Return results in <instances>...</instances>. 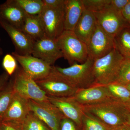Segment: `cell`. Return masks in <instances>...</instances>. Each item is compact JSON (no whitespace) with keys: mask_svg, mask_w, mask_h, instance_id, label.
Returning <instances> with one entry per match:
<instances>
[{"mask_svg":"<svg viewBox=\"0 0 130 130\" xmlns=\"http://www.w3.org/2000/svg\"><path fill=\"white\" fill-rule=\"evenodd\" d=\"M83 106L85 111L94 116L109 127L126 124L130 112L125 104L115 100Z\"/></svg>","mask_w":130,"mask_h":130,"instance_id":"1","label":"cell"},{"mask_svg":"<svg viewBox=\"0 0 130 130\" xmlns=\"http://www.w3.org/2000/svg\"><path fill=\"white\" fill-rule=\"evenodd\" d=\"M94 62V60L88 57L84 63H75L70 67L53 66V71L77 89L87 88L96 85L93 74Z\"/></svg>","mask_w":130,"mask_h":130,"instance_id":"2","label":"cell"},{"mask_svg":"<svg viewBox=\"0 0 130 130\" xmlns=\"http://www.w3.org/2000/svg\"><path fill=\"white\" fill-rule=\"evenodd\" d=\"M124 59L115 48L107 55L94 60L93 72L96 84L106 86L114 83Z\"/></svg>","mask_w":130,"mask_h":130,"instance_id":"3","label":"cell"},{"mask_svg":"<svg viewBox=\"0 0 130 130\" xmlns=\"http://www.w3.org/2000/svg\"><path fill=\"white\" fill-rule=\"evenodd\" d=\"M56 40L63 57L70 65L83 63L88 58L87 45L79 40L73 31L64 30Z\"/></svg>","mask_w":130,"mask_h":130,"instance_id":"4","label":"cell"},{"mask_svg":"<svg viewBox=\"0 0 130 130\" xmlns=\"http://www.w3.org/2000/svg\"><path fill=\"white\" fill-rule=\"evenodd\" d=\"M15 93L28 100L48 101V96L36 81L27 75L22 68H18L12 78Z\"/></svg>","mask_w":130,"mask_h":130,"instance_id":"5","label":"cell"},{"mask_svg":"<svg viewBox=\"0 0 130 130\" xmlns=\"http://www.w3.org/2000/svg\"><path fill=\"white\" fill-rule=\"evenodd\" d=\"M39 16L46 36L57 40L64 30V6L59 8L44 6Z\"/></svg>","mask_w":130,"mask_h":130,"instance_id":"6","label":"cell"},{"mask_svg":"<svg viewBox=\"0 0 130 130\" xmlns=\"http://www.w3.org/2000/svg\"><path fill=\"white\" fill-rule=\"evenodd\" d=\"M30 108L51 130H60L61 121L65 116L49 101L37 102L29 100Z\"/></svg>","mask_w":130,"mask_h":130,"instance_id":"7","label":"cell"},{"mask_svg":"<svg viewBox=\"0 0 130 130\" xmlns=\"http://www.w3.org/2000/svg\"><path fill=\"white\" fill-rule=\"evenodd\" d=\"M47 95L55 97L73 96L78 90L71 84L54 72L46 78L36 81Z\"/></svg>","mask_w":130,"mask_h":130,"instance_id":"8","label":"cell"},{"mask_svg":"<svg viewBox=\"0 0 130 130\" xmlns=\"http://www.w3.org/2000/svg\"><path fill=\"white\" fill-rule=\"evenodd\" d=\"M86 45L88 57L94 60L107 55L115 48L113 38L105 32L97 23Z\"/></svg>","mask_w":130,"mask_h":130,"instance_id":"9","label":"cell"},{"mask_svg":"<svg viewBox=\"0 0 130 130\" xmlns=\"http://www.w3.org/2000/svg\"><path fill=\"white\" fill-rule=\"evenodd\" d=\"M27 75L35 81L44 79L53 72V66L32 55H21L15 52L11 54Z\"/></svg>","mask_w":130,"mask_h":130,"instance_id":"10","label":"cell"},{"mask_svg":"<svg viewBox=\"0 0 130 130\" xmlns=\"http://www.w3.org/2000/svg\"><path fill=\"white\" fill-rule=\"evenodd\" d=\"M93 13L98 25L113 38L124 28L128 27L121 12L115 10L109 6L101 11Z\"/></svg>","mask_w":130,"mask_h":130,"instance_id":"11","label":"cell"},{"mask_svg":"<svg viewBox=\"0 0 130 130\" xmlns=\"http://www.w3.org/2000/svg\"><path fill=\"white\" fill-rule=\"evenodd\" d=\"M48 96V101L56 107L64 116L81 128L84 113L83 106L77 102L72 96L55 97Z\"/></svg>","mask_w":130,"mask_h":130,"instance_id":"12","label":"cell"},{"mask_svg":"<svg viewBox=\"0 0 130 130\" xmlns=\"http://www.w3.org/2000/svg\"><path fill=\"white\" fill-rule=\"evenodd\" d=\"M31 55L52 66L56 61L63 57V54L58 46L56 40L46 37L35 42Z\"/></svg>","mask_w":130,"mask_h":130,"instance_id":"13","label":"cell"},{"mask_svg":"<svg viewBox=\"0 0 130 130\" xmlns=\"http://www.w3.org/2000/svg\"><path fill=\"white\" fill-rule=\"evenodd\" d=\"M72 97L83 106L95 105L114 100L106 86L99 85L78 90Z\"/></svg>","mask_w":130,"mask_h":130,"instance_id":"14","label":"cell"},{"mask_svg":"<svg viewBox=\"0 0 130 130\" xmlns=\"http://www.w3.org/2000/svg\"><path fill=\"white\" fill-rule=\"evenodd\" d=\"M0 26L11 38L15 47V53L21 55H31L34 41L21 30L5 22L0 21Z\"/></svg>","mask_w":130,"mask_h":130,"instance_id":"15","label":"cell"},{"mask_svg":"<svg viewBox=\"0 0 130 130\" xmlns=\"http://www.w3.org/2000/svg\"><path fill=\"white\" fill-rule=\"evenodd\" d=\"M30 111L29 100L15 92L9 106L1 120L13 121L21 124Z\"/></svg>","mask_w":130,"mask_h":130,"instance_id":"16","label":"cell"},{"mask_svg":"<svg viewBox=\"0 0 130 130\" xmlns=\"http://www.w3.org/2000/svg\"><path fill=\"white\" fill-rule=\"evenodd\" d=\"M26 14L14 0H7L0 4V21L19 29Z\"/></svg>","mask_w":130,"mask_h":130,"instance_id":"17","label":"cell"},{"mask_svg":"<svg viewBox=\"0 0 130 130\" xmlns=\"http://www.w3.org/2000/svg\"><path fill=\"white\" fill-rule=\"evenodd\" d=\"M96 23L94 13L85 9L73 31L79 40L87 44L95 29Z\"/></svg>","mask_w":130,"mask_h":130,"instance_id":"18","label":"cell"},{"mask_svg":"<svg viewBox=\"0 0 130 130\" xmlns=\"http://www.w3.org/2000/svg\"><path fill=\"white\" fill-rule=\"evenodd\" d=\"M84 9L82 0H65L64 30L73 31Z\"/></svg>","mask_w":130,"mask_h":130,"instance_id":"19","label":"cell"},{"mask_svg":"<svg viewBox=\"0 0 130 130\" xmlns=\"http://www.w3.org/2000/svg\"><path fill=\"white\" fill-rule=\"evenodd\" d=\"M20 30L35 42L46 37L39 16L26 14Z\"/></svg>","mask_w":130,"mask_h":130,"instance_id":"20","label":"cell"},{"mask_svg":"<svg viewBox=\"0 0 130 130\" xmlns=\"http://www.w3.org/2000/svg\"><path fill=\"white\" fill-rule=\"evenodd\" d=\"M114 40L115 48L125 59H130V28H124Z\"/></svg>","mask_w":130,"mask_h":130,"instance_id":"21","label":"cell"},{"mask_svg":"<svg viewBox=\"0 0 130 130\" xmlns=\"http://www.w3.org/2000/svg\"><path fill=\"white\" fill-rule=\"evenodd\" d=\"M14 93L12 78L0 91V120L6 112Z\"/></svg>","mask_w":130,"mask_h":130,"instance_id":"22","label":"cell"},{"mask_svg":"<svg viewBox=\"0 0 130 130\" xmlns=\"http://www.w3.org/2000/svg\"><path fill=\"white\" fill-rule=\"evenodd\" d=\"M24 11L28 15L39 16L44 8L42 0H14Z\"/></svg>","mask_w":130,"mask_h":130,"instance_id":"23","label":"cell"},{"mask_svg":"<svg viewBox=\"0 0 130 130\" xmlns=\"http://www.w3.org/2000/svg\"><path fill=\"white\" fill-rule=\"evenodd\" d=\"M106 86L114 100L125 105L130 101V90L126 86L115 83Z\"/></svg>","mask_w":130,"mask_h":130,"instance_id":"24","label":"cell"},{"mask_svg":"<svg viewBox=\"0 0 130 130\" xmlns=\"http://www.w3.org/2000/svg\"><path fill=\"white\" fill-rule=\"evenodd\" d=\"M21 130H50L43 122L30 111L21 123Z\"/></svg>","mask_w":130,"mask_h":130,"instance_id":"25","label":"cell"},{"mask_svg":"<svg viewBox=\"0 0 130 130\" xmlns=\"http://www.w3.org/2000/svg\"><path fill=\"white\" fill-rule=\"evenodd\" d=\"M81 127L83 130H107V126L94 116L85 111L83 116Z\"/></svg>","mask_w":130,"mask_h":130,"instance_id":"26","label":"cell"},{"mask_svg":"<svg viewBox=\"0 0 130 130\" xmlns=\"http://www.w3.org/2000/svg\"><path fill=\"white\" fill-rule=\"evenodd\" d=\"M114 83L125 86L130 84V59H124Z\"/></svg>","mask_w":130,"mask_h":130,"instance_id":"27","label":"cell"},{"mask_svg":"<svg viewBox=\"0 0 130 130\" xmlns=\"http://www.w3.org/2000/svg\"><path fill=\"white\" fill-rule=\"evenodd\" d=\"M85 9L93 12L101 11L109 6L111 0H82Z\"/></svg>","mask_w":130,"mask_h":130,"instance_id":"28","label":"cell"},{"mask_svg":"<svg viewBox=\"0 0 130 130\" xmlns=\"http://www.w3.org/2000/svg\"><path fill=\"white\" fill-rule=\"evenodd\" d=\"M2 66L5 72L11 76L14 74L18 69L17 60L12 54H7L3 59Z\"/></svg>","mask_w":130,"mask_h":130,"instance_id":"29","label":"cell"},{"mask_svg":"<svg viewBox=\"0 0 130 130\" xmlns=\"http://www.w3.org/2000/svg\"><path fill=\"white\" fill-rule=\"evenodd\" d=\"M77 126L73 121L65 117L61 121L60 130H77Z\"/></svg>","mask_w":130,"mask_h":130,"instance_id":"30","label":"cell"},{"mask_svg":"<svg viewBox=\"0 0 130 130\" xmlns=\"http://www.w3.org/2000/svg\"><path fill=\"white\" fill-rule=\"evenodd\" d=\"M130 0H111L109 6L118 11L121 12Z\"/></svg>","mask_w":130,"mask_h":130,"instance_id":"31","label":"cell"},{"mask_svg":"<svg viewBox=\"0 0 130 130\" xmlns=\"http://www.w3.org/2000/svg\"><path fill=\"white\" fill-rule=\"evenodd\" d=\"M1 130H21V124L12 121H2Z\"/></svg>","mask_w":130,"mask_h":130,"instance_id":"32","label":"cell"},{"mask_svg":"<svg viewBox=\"0 0 130 130\" xmlns=\"http://www.w3.org/2000/svg\"><path fill=\"white\" fill-rule=\"evenodd\" d=\"M44 6L59 8L64 6L65 0H42Z\"/></svg>","mask_w":130,"mask_h":130,"instance_id":"33","label":"cell"},{"mask_svg":"<svg viewBox=\"0 0 130 130\" xmlns=\"http://www.w3.org/2000/svg\"><path fill=\"white\" fill-rule=\"evenodd\" d=\"M121 13L126 23L130 28V1L124 8Z\"/></svg>","mask_w":130,"mask_h":130,"instance_id":"34","label":"cell"},{"mask_svg":"<svg viewBox=\"0 0 130 130\" xmlns=\"http://www.w3.org/2000/svg\"><path fill=\"white\" fill-rule=\"evenodd\" d=\"M10 76L5 72L0 75V91L5 88L9 80Z\"/></svg>","mask_w":130,"mask_h":130,"instance_id":"35","label":"cell"},{"mask_svg":"<svg viewBox=\"0 0 130 130\" xmlns=\"http://www.w3.org/2000/svg\"><path fill=\"white\" fill-rule=\"evenodd\" d=\"M107 130H130V127L125 124L113 127L107 126Z\"/></svg>","mask_w":130,"mask_h":130,"instance_id":"36","label":"cell"},{"mask_svg":"<svg viewBox=\"0 0 130 130\" xmlns=\"http://www.w3.org/2000/svg\"><path fill=\"white\" fill-rule=\"evenodd\" d=\"M126 124L129 126L130 127V112L128 114V118H127V120H126Z\"/></svg>","mask_w":130,"mask_h":130,"instance_id":"37","label":"cell"},{"mask_svg":"<svg viewBox=\"0 0 130 130\" xmlns=\"http://www.w3.org/2000/svg\"><path fill=\"white\" fill-rule=\"evenodd\" d=\"M1 38H0V42H1ZM3 53V52L2 48L1 47V46H0V56H1L2 55Z\"/></svg>","mask_w":130,"mask_h":130,"instance_id":"38","label":"cell"},{"mask_svg":"<svg viewBox=\"0 0 130 130\" xmlns=\"http://www.w3.org/2000/svg\"><path fill=\"white\" fill-rule=\"evenodd\" d=\"M126 105V106H127V107L128 108H129L130 110V101Z\"/></svg>","mask_w":130,"mask_h":130,"instance_id":"39","label":"cell"},{"mask_svg":"<svg viewBox=\"0 0 130 130\" xmlns=\"http://www.w3.org/2000/svg\"><path fill=\"white\" fill-rule=\"evenodd\" d=\"M126 87H127V88H128L129 90H130V84L128 85L127 86H126Z\"/></svg>","mask_w":130,"mask_h":130,"instance_id":"40","label":"cell"},{"mask_svg":"<svg viewBox=\"0 0 130 130\" xmlns=\"http://www.w3.org/2000/svg\"><path fill=\"white\" fill-rule=\"evenodd\" d=\"M1 121L0 120V130H1Z\"/></svg>","mask_w":130,"mask_h":130,"instance_id":"41","label":"cell"}]
</instances>
